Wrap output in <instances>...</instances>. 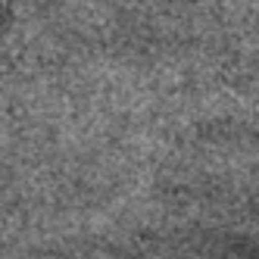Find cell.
Listing matches in <instances>:
<instances>
[{
  "label": "cell",
  "mask_w": 259,
  "mask_h": 259,
  "mask_svg": "<svg viewBox=\"0 0 259 259\" xmlns=\"http://www.w3.org/2000/svg\"><path fill=\"white\" fill-rule=\"evenodd\" d=\"M4 10H7V0H0V19H4Z\"/></svg>",
  "instance_id": "cell-1"
}]
</instances>
